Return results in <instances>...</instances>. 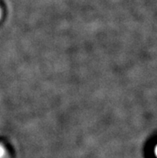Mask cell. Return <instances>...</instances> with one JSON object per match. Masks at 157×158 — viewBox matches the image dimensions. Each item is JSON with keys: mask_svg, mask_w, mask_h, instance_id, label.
Instances as JSON below:
<instances>
[{"mask_svg": "<svg viewBox=\"0 0 157 158\" xmlns=\"http://www.w3.org/2000/svg\"><path fill=\"white\" fill-rule=\"evenodd\" d=\"M0 158H10L6 148L1 143H0Z\"/></svg>", "mask_w": 157, "mask_h": 158, "instance_id": "1", "label": "cell"}, {"mask_svg": "<svg viewBox=\"0 0 157 158\" xmlns=\"http://www.w3.org/2000/svg\"><path fill=\"white\" fill-rule=\"evenodd\" d=\"M1 17H2V10L0 9V19H1Z\"/></svg>", "mask_w": 157, "mask_h": 158, "instance_id": "2", "label": "cell"}]
</instances>
